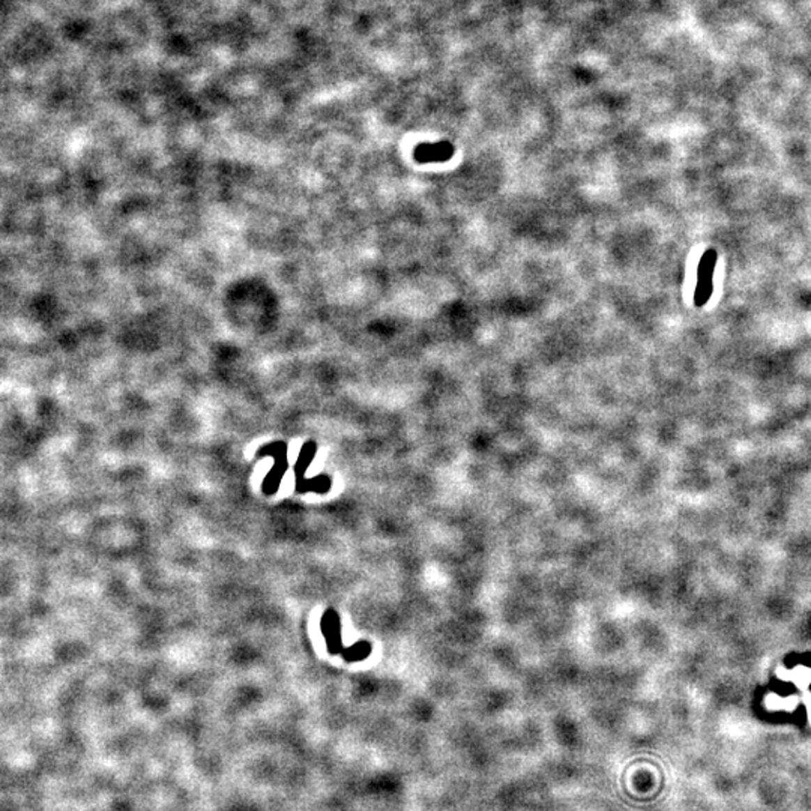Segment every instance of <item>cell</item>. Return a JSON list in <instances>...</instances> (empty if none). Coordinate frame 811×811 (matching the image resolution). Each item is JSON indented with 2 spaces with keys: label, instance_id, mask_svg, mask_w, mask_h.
Listing matches in <instances>:
<instances>
[{
  "label": "cell",
  "instance_id": "cell-4",
  "mask_svg": "<svg viewBox=\"0 0 811 811\" xmlns=\"http://www.w3.org/2000/svg\"><path fill=\"white\" fill-rule=\"evenodd\" d=\"M370 649L371 648H370L369 643H364V642L362 643H358V644L352 646V648L346 652V658L350 660V661L362 660V658H365L366 655L370 654Z\"/></svg>",
  "mask_w": 811,
  "mask_h": 811
},
{
  "label": "cell",
  "instance_id": "cell-3",
  "mask_svg": "<svg viewBox=\"0 0 811 811\" xmlns=\"http://www.w3.org/2000/svg\"><path fill=\"white\" fill-rule=\"evenodd\" d=\"M323 633L331 651L340 649V624H338V617L334 612H327V615L323 617Z\"/></svg>",
  "mask_w": 811,
  "mask_h": 811
},
{
  "label": "cell",
  "instance_id": "cell-2",
  "mask_svg": "<svg viewBox=\"0 0 811 811\" xmlns=\"http://www.w3.org/2000/svg\"><path fill=\"white\" fill-rule=\"evenodd\" d=\"M454 155L452 144L448 141L438 143H422L415 149V158L418 162H443L451 160Z\"/></svg>",
  "mask_w": 811,
  "mask_h": 811
},
{
  "label": "cell",
  "instance_id": "cell-1",
  "mask_svg": "<svg viewBox=\"0 0 811 811\" xmlns=\"http://www.w3.org/2000/svg\"><path fill=\"white\" fill-rule=\"evenodd\" d=\"M716 253L713 251H706V254L703 256L702 262H700V269H699V284H697V292H696V304L697 305H703L706 302V299L711 296L712 293V274H713V268H716Z\"/></svg>",
  "mask_w": 811,
  "mask_h": 811
}]
</instances>
